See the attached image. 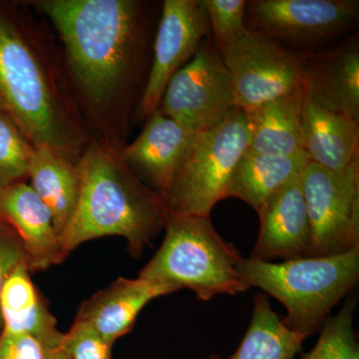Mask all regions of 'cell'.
Segmentation results:
<instances>
[{"mask_svg": "<svg viewBox=\"0 0 359 359\" xmlns=\"http://www.w3.org/2000/svg\"><path fill=\"white\" fill-rule=\"evenodd\" d=\"M78 165L81 191L61 236L65 256L88 241L109 236L126 238L130 254L141 256L166 226L170 216L166 202L132 171L122 148L110 142L92 141Z\"/></svg>", "mask_w": 359, "mask_h": 359, "instance_id": "cell-1", "label": "cell"}, {"mask_svg": "<svg viewBox=\"0 0 359 359\" xmlns=\"http://www.w3.org/2000/svg\"><path fill=\"white\" fill-rule=\"evenodd\" d=\"M33 6L55 26L68 65L92 105L103 107L121 88L140 32L133 0H39Z\"/></svg>", "mask_w": 359, "mask_h": 359, "instance_id": "cell-2", "label": "cell"}, {"mask_svg": "<svg viewBox=\"0 0 359 359\" xmlns=\"http://www.w3.org/2000/svg\"><path fill=\"white\" fill-rule=\"evenodd\" d=\"M0 107L33 145L79 160L83 140L65 96L39 49L1 4Z\"/></svg>", "mask_w": 359, "mask_h": 359, "instance_id": "cell-3", "label": "cell"}, {"mask_svg": "<svg viewBox=\"0 0 359 359\" xmlns=\"http://www.w3.org/2000/svg\"><path fill=\"white\" fill-rule=\"evenodd\" d=\"M241 275L287 309L285 327L311 337L320 332L332 309L359 280V249L334 256L275 263L243 257Z\"/></svg>", "mask_w": 359, "mask_h": 359, "instance_id": "cell-4", "label": "cell"}, {"mask_svg": "<svg viewBox=\"0 0 359 359\" xmlns=\"http://www.w3.org/2000/svg\"><path fill=\"white\" fill-rule=\"evenodd\" d=\"M164 241L139 278L175 292L193 290L201 302L250 289L240 271L243 257L215 230L210 217L170 212Z\"/></svg>", "mask_w": 359, "mask_h": 359, "instance_id": "cell-5", "label": "cell"}, {"mask_svg": "<svg viewBox=\"0 0 359 359\" xmlns=\"http://www.w3.org/2000/svg\"><path fill=\"white\" fill-rule=\"evenodd\" d=\"M249 144L247 112L237 107L212 128L194 134L163 197L170 212L210 217L226 199L231 174Z\"/></svg>", "mask_w": 359, "mask_h": 359, "instance_id": "cell-6", "label": "cell"}, {"mask_svg": "<svg viewBox=\"0 0 359 359\" xmlns=\"http://www.w3.org/2000/svg\"><path fill=\"white\" fill-rule=\"evenodd\" d=\"M221 55L230 72L235 107L245 112L304 86V52L252 28H245Z\"/></svg>", "mask_w": 359, "mask_h": 359, "instance_id": "cell-7", "label": "cell"}, {"mask_svg": "<svg viewBox=\"0 0 359 359\" xmlns=\"http://www.w3.org/2000/svg\"><path fill=\"white\" fill-rule=\"evenodd\" d=\"M358 0H252L245 25L299 52L332 41L354 27Z\"/></svg>", "mask_w": 359, "mask_h": 359, "instance_id": "cell-8", "label": "cell"}, {"mask_svg": "<svg viewBox=\"0 0 359 359\" xmlns=\"http://www.w3.org/2000/svg\"><path fill=\"white\" fill-rule=\"evenodd\" d=\"M233 108L230 72L215 45L203 40L168 82L158 109L196 134L218 124Z\"/></svg>", "mask_w": 359, "mask_h": 359, "instance_id": "cell-9", "label": "cell"}, {"mask_svg": "<svg viewBox=\"0 0 359 359\" xmlns=\"http://www.w3.org/2000/svg\"><path fill=\"white\" fill-rule=\"evenodd\" d=\"M302 186L313 238L311 257L359 249V167L339 175L309 162Z\"/></svg>", "mask_w": 359, "mask_h": 359, "instance_id": "cell-10", "label": "cell"}, {"mask_svg": "<svg viewBox=\"0 0 359 359\" xmlns=\"http://www.w3.org/2000/svg\"><path fill=\"white\" fill-rule=\"evenodd\" d=\"M210 29L204 0H166L154 43V58L139 109L149 117L175 73L195 55Z\"/></svg>", "mask_w": 359, "mask_h": 359, "instance_id": "cell-11", "label": "cell"}, {"mask_svg": "<svg viewBox=\"0 0 359 359\" xmlns=\"http://www.w3.org/2000/svg\"><path fill=\"white\" fill-rule=\"evenodd\" d=\"M257 212L259 235L250 259L273 262L311 257L313 238L302 175L271 196Z\"/></svg>", "mask_w": 359, "mask_h": 359, "instance_id": "cell-12", "label": "cell"}, {"mask_svg": "<svg viewBox=\"0 0 359 359\" xmlns=\"http://www.w3.org/2000/svg\"><path fill=\"white\" fill-rule=\"evenodd\" d=\"M302 85L321 107L359 121L358 35L327 50L304 52Z\"/></svg>", "mask_w": 359, "mask_h": 359, "instance_id": "cell-13", "label": "cell"}, {"mask_svg": "<svg viewBox=\"0 0 359 359\" xmlns=\"http://www.w3.org/2000/svg\"><path fill=\"white\" fill-rule=\"evenodd\" d=\"M0 219L20 236L30 273L66 259L50 210L25 181L0 188Z\"/></svg>", "mask_w": 359, "mask_h": 359, "instance_id": "cell-14", "label": "cell"}, {"mask_svg": "<svg viewBox=\"0 0 359 359\" xmlns=\"http://www.w3.org/2000/svg\"><path fill=\"white\" fill-rule=\"evenodd\" d=\"M173 292L172 287L139 276L119 278L85 301L75 320L87 323L114 346L116 340L131 332L149 302Z\"/></svg>", "mask_w": 359, "mask_h": 359, "instance_id": "cell-15", "label": "cell"}, {"mask_svg": "<svg viewBox=\"0 0 359 359\" xmlns=\"http://www.w3.org/2000/svg\"><path fill=\"white\" fill-rule=\"evenodd\" d=\"M148 118L138 138L122 148V154L132 171L147 179L163 198L194 134L159 109Z\"/></svg>", "mask_w": 359, "mask_h": 359, "instance_id": "cell-16", "label": "cell"}, {"mask_svg": "<svg viewBox=\"0 0 359 359\" xmlns=\"http://www.w3.org/2000/svg\"><path fill=\"white\" fill-rule=\"evenodd\" d=\"M302 142L309 162L327 171L342 175L359 167V121L325 109L306 92Z\"/></svg>", "mask_w": 359, "mask_h": 359, "instance_id": "cell-17", "label": "cell"}, {"mask_svg": "<svg viewBox=\"0 0 359 359\" xmlns=\"http://www.w3.org/2000/svg\"><path fill=\"white\" fill-rule=\"evenodd\" d=\"M2 332L25 334L36 339L46 351L58 348L62 342L57 321L33 283L22 262L7 278L0 294Z\"/></svg>", "mask_w": 359, "mask_h": 359, "instance_id": "cell-18", "label": "cell"}, {"mask_svg": "<svg viewBox=\"0 0 359 359\" xmlns=\"http://www.w3.org/2000/svg\"><path fill=\"white\" fill-rule=\"evenodd\" d=\"M306 90L292 93L247 111L250 126L249 148L252 152L290 156L304 151L302 110Z\"/></svg>", "mask_w": 359, "mask_h": 359, "instance_id": "cell-19", "label": "cell"}, {"mask_svg": "<svg viewBox=\"0 0 359 359\" xmlns=\"http://www.w3.org/2000/svg\"><path fill=\"white\" fill-rule=\"evenodd\" d=\"M27 178L34 192L50 210L61 238L76 209L81 191L78 161L50 148L34 146Z\"/></svg>", "mask_w": 359, "mask_h": 359, "instance_id": "cell-20", "label": "cell"}, {"mask_svg": "<svg viewBox=\"0 0 359 359\" xmlns=\"http://www.w3.org/2000/svg\"><path fill=\"white\" fill-rule=\"evenodd\" d=\"M309 162L304 151L271 156L247 149L231 174L226 198L244 201L257 212L271 196L299 178Z\"/></svg>", "mask_w": 359, "mask_h": 359, "instance_id": "cell-21", "label": "cell"}, {"mask_svg": "<svg viewBox=\"0 0 359 359\" xmlns=\"http://www.w3.org/2000/svg\"><path fill=\"white\" fill-rule=\"evenodd\" d=\"M306 335L285 327L264 294L255 295L249 328L230 358L211 354L209 359H294Z\"/></svg>", "mask_w": 359, "mask_h": 359, "instance_id": "cell-22", "label": "cell"}, {"mask_svg": "<svg viewBox=\"0 0 359 359\" xmlns=\"http://www.w3.org/2000/svg\"><path fill=\"white\" fill-rule=\"evenodd\" d=\"M356 302L358 297L351 295L339 313L325 320L316 346L301 359H359L358 332L353 327Z\"/></svg>", "mask_w": 359, "mask_h": 359, "instance_id": "cell-23", "label": "cell"}, {"mask_svg": "<svg viewBox=\"0 0 359 359\" xmlns=\"http://www.w3.org/2000/svg\"><path fill=\"white\" fill-rule=\"evenodd\" d=\"M34 145L0 107V188L25 181Z\"/></svg>", "mask_w": 359, "mask_h": 359, "instance_id": "cell-24", "label": "cell"}, {"mask_svg": "<svg viewBox=\"0 0 359 359\" xmlns=\"http://www.w3.org/2000/svg\"><path fill=\"white\" fill-rule=\"evenodd\" d=\"M214 45L219 54L228 49L245 32V0H204Z\"/></svg>", "mask_w": 359, "mask_h": 359, "instance_id": "cell-25", "label": "cell"}, {"mask_svg": "<svg viewBox=\"0 0 359 359\" xmlns=\"http://www.w3.org/2000/svg\"><path fill=\"white\" fill-rule=\"evenodd\" d=\"M112 347L93 327L75 320L59 348L67 359H111Z\"/></svg>", "mask_w": 359, "mask_h": 359, "instance_id": "cell-26", "label": "cell"}, {"mask_svg": "<svg viewBox=\"0 0 359 359\" xmlns=\"http://www.w3.org/2000/svg\"><path fill=\"white\" fill-rule=\"evenodd\" d=\"M22 262H25V254L20 236L11 224L0 219V294L8 276ZM1 332L0 313V334Z\"/></svg>", "mask_w": 359, "mask_h": 359, "instance_id": "cell-27", "label": "cell"}, {"mask_svg": "<svg viewBox=\"0 0 359 359\" xmlns=\"http://www.w3.org/2000/svg\"><path fill=\"white\" fill-rule=\"evenodd\" d=\"M45 347L25 334H0V359H46Z\"/></svg>", "mask_w": 359, "mask_h": 359, "instance_id": "cell-28", "label": "cell"}, {"mask_svg": "<svg viewBox=\"0 0 359 359\" xmlns=\"http://www.w3.org/2000/svg\"><path fill=\"white\" fill-rule=\"evenodd\" d=\"M46 359H67L65 354L62 353L60 348L51 349V351H47Z\"/></svg>", "mask_w": 359, "mask_h": 359, "instance_id": "cell-29", "label": "cell"}]
</instances>
